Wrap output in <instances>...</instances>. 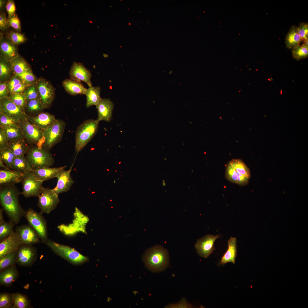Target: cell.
Returning a JSON list of instances; mask_svg holds the SVG:
<instances>
[{
    "mask_svg": "<svg viewBox=\"0 0 308 308\" xmlns=\"http://www.w3.org/2000/svg\"><path fill=\"white\" fill-rule=\"evenodd\" d=\"M38 206L42 214L50 213L56 207L60 202L58 195L53 189L43 187L42 191L38 196Z\"/></svg>",
    "mask_w": 308,
    "mask_h": 308,
    "instance_id": "cell-9",
    "label": "cell"
},
{
    "mask_svg": "<svg viewBox=\"0 0 308 308\" xmlns=\"http://www.w3.org/2000/svg\"><path fill=\"white\" fill-rule=\"evenodd\" d=\"M8 147L16 156L24 155L29 149L25 139L9 141Z\"/></svg>",
    "mask_w": 308,
    "mask_h": 308,
    "instance_id": "cell-33",
    "label": "cell"
},
{
    "mask_svg": "<svg viewBox=\"0 0 308 308\" xmlns=\"http://www.w3.org/2000/svg\"><path fill=\"white\" fill-rule=\"evenodd\" d=\"M23 244L18 234L14 231L10 236L1 241L0 258L9 252L17 251Z\"/></svg>",
    "mask_w": 308,
    "mask_h": 308,
    "instance_id": "cell-19",
    "label": "cell"
},
{
    "mask_svg": "<svg viewBox=\"0 0 308 308\" xmlns=\"http://www.w3.org/2000/svg\"><path fill=\"white\" fill-rule=\"evenodd\" d=\"M65 125L63 120L56 119L53 124L44 130V141L43 147L49 150L60 142L63 136Z\"/></svg>",
    "mask_w": 308,
    "mask_h": 308,
    "instance_id": "cell-7",
    "label": "cell"
},
{
    "mask_svg": "<svg viewBox=\"0 0 308 308\" xmlns=\"http://www.w3.org/2000/svg\"><path fill=\"white\" fill-rule=\"evenodd\" d=\"M16 157L8 147L0 150V159L7 167L11 170Z\"/></svg>",
    "mask_w": 308,
    "mask_h": 308,
    "instance_id": "cell-37",
    "label": "cell"
},
{
    "mask_svg": "<svg viewBox=\"0 0 308 308\" xmlns=\"http://www.w3.org/2000/svg\"><path fill=\"white\" fill-rule=\"evenodd\" d=\"M54 253L74 265H79L88 260V258L74 249L48 239L44 243Z\"/></svg>",
    "mask_w": 308,
    "mask_h": 308,
    "instance_id": "cell-6",
    "label": "cell"
},
{
    "mask_svg": "<svg viewBox=\"0 0 308 308\" xmlns=\"http://www.w3.org/2000/svg\"><path fill=\"white\" fill-rule=\"evenodd\" d=\"M12 70L15 75L26 72L32 71L30 65L19 54L10 60Z\"/></svg>",
    "mask_w": 308,
    "mask_h": 308,
    "instance_id": "cell-27",
    "label": "cell"
},
{
    "mask_svg": "<svg viewBox=\"0 0 308 308\" xmlns=\"http://www.w3.org/2000/svg\"><path fill=\"white\" fill-rule=\"evenodd\" d=\"M27 87L23 82L21 83L14 88L11 94L23 93Z\"/></svg>",
    "mask_w": 308,
    "mask_h": 308,
    "instance_id": "cell-54",
    "label": "cell"
},
{
    "mask_svg": "<svg viewBox=\"0 0 308 308\" xmlns=\"http://www.w3.org/2000/svg\"><path fill=\"white\" fill-rule=\"evenodd\" d=\"M3 210L2 208H1L0 209V224L2 223L4 221V220L3 216Z\"/></svg>",
    "mask_w": 308,
    "mask_h": 308,
    "instance_id": "cell-56",
    "label": "cell"
},
{
    "mask_svg": "<svg viewBox=\"0 0 308 308\" xmlns=\"http://www.w3.org/2000/svg\"><path fill=\"white\" fill-rule=\"evenodd\" d=\"M65 91L69 94L75 96L78 94H85L87 90L81 82L71 78L64 80L62 82Z\"/></svg>",
    "mask_w": 308,
    "mask_h": 308,
    "instance_id": "cell-26",
    "label": "cell"
},
{
    "mask_svg": "<svg viewBox=\"0 0 308 308\" xmlns=\"http://www.w3.org/2000/svg\"><path fill=\"white\" fill-rule=\"evenodd\" d=\"M13 73L10 60L0 56V82L8 81Z\"/></svg>",
    "mask_w": 308,
    "mask_h": 308,
    "instance_id": "cell-32",
    "label": "cell"
},
{
    "mask_svg": "<svg viewBox=\"0 0 308 308\" xmlns=\"http://www.w3.org/2000/svg\"><path fill=\"white\" fill-rule=\"evenodd\" d=\"M5 37L15 44L18 46L25 42L27 38L23 33L14 30H8L5 32Z\"/></svg>",
    "mask_w": 308,
    "mask_h": 308,
    "instance_id": "cell-35",
    "label": "cell"
},
{
    "mask_svg": "<svg viewBox=\"0 0 308 308\" xmlns=\"http://www.w3.org/2000/svg\"><path fill=\"white\" fill-rule=\"evenodd\" d=\"M8 20L10 27H11L14 30L21 33V22L17 14L16 13L10 18H8Z\"/></svg>",
    "mask_w": 308,
    "mask_h": 308,
    "instance_id": "cell-47",
    "label": "cell"
},
{
    "mask_svg": "<svg viewBox=\"0 0 308 308\" xmlns=\"http://www.w3.org/2000/svg\"><path fill=\"white\" fill-rule=\"evenodd\" d=\"M99 123L93 119L84 121L77 127L75 135V149L81 151L97 133Z\"/></svg>",
    "mask_w": 308,
    "mask_h": 308,
    "instance_id": "cell-5",
    "label": "cell"
},
{
    "mask_svg": "<svg viewBox=\"0 0 308 308\" xmlns=\"http://www.w3.org/2000/svg\"><path fill=\"white\" fill-rule=\"evenodd\" d=\"M69 75L70 78L79 82L82 81L89 87L92 86L91 72L82 64L74 62L70 69Z\"/></svg>",
    "mask_w": 308,
    "mask_h": 308,
    "instance_id": "cell-16",
    "label": "cell"
},
{
    "mask_svg": "<svg viewBox=\"0 0 308 308\" xmlns=\"http://www.w3.org/2000/svg\"><path fill=\"white\" fill-rule=\"evenodd\" d=\"M12 170L24 174L32 171L24 155L16 156L12 165Z\"/></svg>",
    "mask_w": 308,
    "mask_h": 308,
    "instance_id": "cell-34",
    "label": "cell"
},
{
    "mask_svg": "<svg viewBox=\"0 0 308 308\" xmlns=\"http://www.w3.org/2000/svg\"><path fill=\"white\" fill-rule=\"evenodd\" d=\"M14 185L0 187V202L10 221L16 224L25 215L26 212L20 204L19 196L20 193Z\"/></svg>",
    "mask_w": 308,
    "mask_h": 308,
    "instance_id": "cell-1",
    "label": "cell"
},
{
    "mask_svg": "<svg viewBox=\"0 0 308 308\" xmlns=\"http://www.w3.org/2000/svg\"><path fill=\"white\" fill-rule=\"evenodd\" d=\"M13 294L7 293L0 294V308H6L13 305Z\"/></svg>",
    "mask_w": 308,
    "mask_h": 308,
    "instance_id": "cell-44",
    "label": "cell"
},
{
    "mask_svg": "<svg viewBox=\"0 0 308 308\" xmlns=\"http://www.w3.org/2000/svg\"><path fill=\"white\" fill-rule=\"evenodd\" d=\"M0 34V56L10 60L19 54L18 46L6 38L1 31Z\"/></svg>",
    "mask_w": 308,
    "mask_h": 308,
    "instance_id": "cell-21",
    "label": "cell"
},
{
    "mask_svg": "<svg viewBox=\"0 0 308 308\" xmlns=\"http://www.w3.org/2000/svg\"><path fill=\"white\" fill-rule=\"evenodd\" d=\"M29 121L44 130L53 124L56 119L54 116L48 112H42L35 117H30L27 115Z\"/></svg>",
    "mask_w": 308,
    "mask_h": 308,
    "instance_id": "cell-22",
    "label": "cell"
},
{
    "mask_svg": "<svg viewBox=\"0 0 308 308\" xmlns=\"http://www.w3.org/2000/svg\"><path fill=\"white\" fill-rule=\"evenodd\" d=\"M10 26L5 13L0 12V29L1 31L6 32L8 30Z\"/></svg>",
    "mask_w": 308,
    "mask_h": 308,
    "instance_id": "cell-50",
    "label": "cell"
},
{
    "mask_svg": "<svg viewBox=\"0 0 308 308\" xmlns=\"http://www.w3.org/2000/svg\"><path fill=\"white\" fill-rule=\"evenodd\" d=\"M36 250L31 245L23 244L17 252L16 262L20 265H31L35 259Z\"/></svg>",
    "mask_w": 308,
    "mask_h": 308,
    "instance_id": "cell-15",
    "label": "cell"
},
{
    "mask_svg": "<svg viewBox=\"0 0 308 308\" xmlns=\"http://www.w3.org/2000/svg\"><path fill=\"white\" fill-rule=\"evenodd\" d=\"M15 224L12 221H4L0 224V240L1 241L11 235L14 232Z\"/></svg>",
    "mask_w": 308,
    "mask_h": 308,
    "instance_id": "cell-39",
    "label": "cell"
},
{
    "mask_svg": "<svg viewBox=\"0 0 308 308\" xmlns=\"http://www.w3.org/2000/svg\"><path fill=\"white\" fill-rule=\"evenodd\" d=\"M9 142L3 131L0 128V150L8 147Z\"/></svg>",
    "mask_w": 308,
    "mask_h": 308,
    "instance_id": "cell-53",
    "label": "cell"
},
{
    "mask_svg": "<svg viewBox=\"0 0 308 308\" xmlns=\"http://www.w3.org/2000/svg\"><path fill=\"white\" fill-rule=\"evenodd\" d=\"M15 232L23 244L32 245L40 242L37 232L30 225H24L17 227Z\"/></svg>",
    "mask_w": 308,
    "mask_h": 308,
    "instance_id": "cell-17",
    "label": "cell"
},
{
    "mask_svg": "<svg viewBox=\"0 0 308 308\" xmlns=\"http://www.w3.org/2000/svg\"><path fill=\"white\" fill-rule=\"evenodd\" d=\"M100 88L99 87L92 86L87 89L85 94L87 108L96 106L102 98L100 96Z\"/></svg>",
    "mask_w": 308,
    "mask_h": 308,
    "instance_id": "cell-31",
    "label": "cell"
},
{
    "mask_svg": "<svg viewBox=\"0 0 308 308\" xmlns=\"http://www.w3.org/2000/svg\"><path fill=\"white\" fill-rule=\"evenodd\" d=\"M24 175L23 173L11 169H0V187L21 183Z\"/></svg>",
    "mask_w": 308,
    "mask_h": 308,
    "instance_id": "cell-23",
    "label": "cell"
},
{
    "mask_svg": "<svg viewBox=\"0 0 308 308\" xmlns=\"http://www.w3.org/2000/svg\"><path fill=\"white\" fill-rule=\"evenodd\" d=\"M39 99L44 109L49 108L54 99V88L48 81L41 77L35 84Z\"/></svg>",
    "mask_w": 308,
    "mask_h": 308,
    "instance_id": "cell-10",
    "label": "cell"
},
{
    "mask_svg": "<svg viewBox=\"0 0 308 308\" xmlns=\"http://www.w3.org/2000/svg\"><path fill=\"white\" fill-rule=\"evenodd\" d=\"M308 41L304 42L301 45L300 44L291 50L292 56L294 59L299 60L308 57Z\"/></svg>",
    "mask_w": 308,
    "mask_h": 308,
    "instance_id": "cell-36",
    "label": "cell"
},
{
    "mask_svg": "<svg viewBox=\"0 0 308 308\" xmlns=\"http://www.w3.org/2000/svg\"><path fill=\"white\" fill-rule=\"evenodd\" d=\"M220 235L208 234L198 239L194 245L198 255L206 258L215 250L214 243Z\"/></svg>",
    "mask_w": 308,
    "mask_h": 308,
    "instance_id": "cell-14",
    "label": "cell"
},
{
    "mask_svg": "<svg viewBox=\"0 0 308 308\" xmlns=\"http://www.w3.org/2000/svg\"><path fill=\"white\" fill-rule=\"evenodd\" d=\"M35 84L27 87L23 92V93L27 101L39 99L37 90Z\"/></svg>",
    "mask_w": 308,
    "mask_h": 308,
    "instance_id": "cell-46",
    "label": "cell"
},
{
    "mask_svg": "<svg viewBox=\"0 0 308 308\" xmlns=\"http://www.w3.org/2000/svg\"><path fill=\"white\" fill-rule=\"evenodd\" d=\"M237 240L236 238L231 237L228 240V249L222 257L220 265H223L231 262L235 263V260L237 255Z\"/></svg>",
    "mask_w": 308,
    "mask_h": 308,
    "instance_id": "cell-25",
    "label": "cell"
},
{
    "mask_svg": "<svg viewBox=\"0 0 308 308\" xmlns=\"http://www.w3.org/2000/svg\"><path fill=\"white\" fill-rule=\"evenodd\" d=\"M17 251L9 252L0 258V271L14 265L16 262Z\"/></svg>",
    "mask_w": 308,
    "mask_h": 308,
    "instance_id": "cell-38",
    "label": "cell"
},
{
    "mask_svg": "<svg viewBox=\"0 0 308 308\" xmlns=\"http://www.w3.org/2000/svg\"><path fill=\"white\" fill-rule=\"evenodd\" d=\"M5 8L7 11L8 18H10L16 14V7L14 1L13 0H7Z\"/></svg>",
    "mask_w": 308,
    "mask_h": 308,
    "instance_id": "cell-51",
    "label": "cell"
},
{
    "mask_svg": "<svg viewBox=\"0 0 308 308\" xmlns=\"http://www.w3.org/2000/svg\"><path fill=\"white\" fill-rule=\"evenodd\" d=\"M7 98L23 110L26 108L27 100L23 93L10 94Z\"/></svg>",
    "mask_w": 308,
    "mask_h": 308,
    "instance_id": "cell-41",
    "label": "cell"
},
{
    "mask_svg": "<svg viewBox=\"0 0 308 308\" xmlns=\"http://www.w3.org/2000/svg\"><path fill=\"white\" fill-rule=\"evenodd\" d=\"M72 165L68 170H64L60 172L56 177L57 179V183L53 189L58 195L60 193L68 191L74 183L70 174Z\"/></svg>",
    "mask_w": 308,
    "mask_h": 308,
    "instance_id": "cell-18",
    "label": "cell"
},
{
    "mask_svg": "<svg viewBox=\"0 0 308 308\" xmlns=\"http://www.w3.org/2000/svg\"><path fill=\"white\" fill-rule=\"evenodd\" d=\"M6 1L3 0H0V12H3L5 6H6Z\"/></svg>",
    "mask_w": 308,
    "mask_h": 308,
    "instance_id": "cell-55",
    "label": "cell"
},
{
    "mask_svg": "<svg viewBox=\"0 0 308 308\" xmlns=\"http://www.w3.org/2000/svg\"><path fill=\"white\" fill-rule=\"evenodd\" d=\"M0 166L1 167L4 168V169L7 170L11 169L7 167L1 159H0Z\"/></svg>",
    "mask_w": 308,
    "mask_h": 308,
    "instance_id": "cell-57",
    "label": "cell"
},
{
    "mask_svg": "<svg viewBox=\"0 0 308 308\" xmlns=\"http://www.w3.org/2000/svg\"><path fill=\"white\" fill-rule=\"evenodd\" d=\"M20 122L0 112V126H19Z\"/></svg>",
    "mask_w": 308,
    "mask_h": 308,
    "instance_id": "cell-45",
    "label": "cell"
},
{
    "mask_svg": "<svg viewBox=\"0 0 308 308\" xmlns=\"http://www.w3.org/2000/svg\"><path fill=\"white\" fill-rule=\"evenodd\" d=\"M43 182L37 179L31 171L25 173L21 183L23 189L21 193L26 198L38 197L43 187L42 185Z\"/></svg>",
    "mask_w": 308,
    "mask_h": 308,
    "instance_id": "cell-11",
    "label": "cell"
},
{
    "mask_svg": "<svg viewBox=\"0 0 308 308\" xmlns=\"http://www.w3.org/2000/svg\"><path fill=\"white\" fill-rule=\"evenodd\" d=\"M9 141L25 139L19 126H0Z\"/></svg>",
    "mask_w": 308,
    "mask_h": 308,
    "instance_id": "cell-30",
    "label": "cell"
},
{
    "mask_svg": "<svg viewBox=\"0 0 308 308\" xmlns=\"http://www.w3.org/2000/svg\"><path fill=\"white\" fill-rule=\"evenodd\" d=\"M66 167V165L58 167H45L31 171L37 179L44 181L56 177L58 174Z\"/></svg>",
    "mask_w": 308,
    "mask_h": 308,
    "instance_id": "cell-24",
    "label": "cell"
},
{
    "mask_svg": "<svg viewBox=\"0 0 308 308\" xmlns=\"http://www.w3.org/2000/svg\"><path fill=\"white\" fill-rule=\"evenodd\" d=\"M18 271L14 265L1 271L0 273V283L1 285H10L17 279Z\"/></svg>",
    "mask_w": 308,
    "mask_h": 308,
    "instance_id": "cell-29",
    "label": "cell"
},
{
    "mask_svg": "<svg viewBox=\"0 0 308 308\" xmlns=\"http://www.w3.org/2000/svg\"><path fill=\"white\" fill-rule=\"evenodd\" d=\"M19 125L25 139L29 144H37L44 137L43 130L31 124L27 117L20 122Z\"/></svg>",
    "mask_w": 308,
    "mask_h": 308,
    "instance_id": "cell-12",
    "label": "cell"
},
{
    "mask_svg": "<svg viewBox=\"0 0 308 308\" xmlns=\"http://www.w3.org/2000/svg\"><path fill=\"white\" fill-rule=\"evenodd\" d=\"M251 177L250 169L240 159H233L227 164L225 177L230 182L243 186L247 185Z\"/></svg>",
    "mask_w": 308,
    "mask_h": 308,
    "instance_id": "cell-3",
    "label": "cell"
},
{
    "mask_svg": "<svg viewBox=\"0 0 308 308\" xmlns=\"http://www.w3.org/2000/svg\"><path fill=\"white\" fill-rule=\"evenodd\" d=\"M16 75L21 79L23 83L27 87L35 84L38 80L32 71L25 72Z\"/></svg>",
    "mask_w": 308,
    "mask_h": 308,
    "instance_id": "cell-42",
    "label": "cell"
},
{
    "mask_svg": "<svg viewBox=\"0 0 308 308\" xmlns=\"http://www.w3.org/2000/svg\"><path fill=\"white\" fill-rule=\"evenodd\" d=\"M0 112L19 122L27 117L24 111L7 98L0 99Z\"/></svg>",
    "mask_w": 308,
    "mask_h": 308,
    "instance_id": "cell-13",
    "label": "cell"
},
{
    "mask_svg": "<svg viewBox=\"0 0 308 308\" xmlns=\"http://www.w3.org/2000/svg\"><path fill=\"white\" fill-rule=\"evenodd\" d=\"M8 81L0 82V99L7 98L9 95Z\"/></svg>",
    "mask_w": 308,
    "mask_h": 308,
    "instance_id": "cell-52",
    "label": "cell"
},
{
    "mask_svg": "<svg viewBox=\"0 0 308 308\" xmlns=\"http://www.w3.org/2000/svg\"><path fill=\"white\" fill-rule=\"evenodd\" d=\"M298 33L303 42L308 40V24L301 23L297 27Z\"/></svg>",
    "mask_w": 308,
    "mask_h": 308,
    "instance_id": "cell-48",
    "label": "cell"
},
{
    "mask_svg": "<svg viewBox=\"0 0 308 308\" xmlns=\"http://www.w3.org/2000/svg\"><path fill=\"white\" fill-rule=\"evenodd\" d=\"M13 294V305L14 307L27 308L29 307V301L26 296L19 293Z\"/></svg>",
    "mask_w": 308,
    "mask_h": 308,
    "instance_id": "cell-40",
    "label": "cell"
},
{
    "mask_svg": "<svg viewBox=\"0 0 308 308\" xmlns=\"http://www.w3.org/2000/svg\"><path fill=\"white\" fill-rule=\"evenodd\" d=\"M26 158L31 170L50 167L54 162L49 150L44 147L35 146L29 149Z\"/></svg>",
    "mask_w": 308,
    "mask_h": 308,
    "instance_id": "cell-4",
    "label": "cell"
},
{
    "mask_svg": "<svg viewBox=\"0 0 308 308\" xmlns=\"http://www.w3.org/2000/svg\"><path fill=\"white\" fill-rule=\"evenodd\" d=\"M23 82L21 79L18 76L14 75L8 81V87L9 94H11L14 88L19 84Z\"/></svg>",
    "mask_w": 308,
    "mask_h": 308,
    "instance_id": "cell-49",
    "label": "cell"
},
{
    "mask_svg": "<svg viewBox=\"0 0 308 308\" xmlns=\"http://www.w3.org/2000/svg\"><path fill=\"white\" fill-rule=\"evenodd\" d=\"M142 259L146 267L153 273L163 271L169 266V252L161 245H155L147 249Z\"/></svg>",
    "mask_w": 308,
    "mask_h": 308,
    "instance_id": "cell-2",
    "label": "cell"
},
{
    "mask_svg": "<svg viewBox=\"0 0 308 308\" xmlns=\"http://www.w3.org/2000/svg\"><path fill=\"white\" fill-rule=\"evenodd\" d=\"M303 41L298 32L297 27L292 26L286 35L285 43L286 47L289 49H292L300 45Z\"/></svg>",
    "mask_w": 308,
    "mask_h": 308,
    "instance_id": "cell-28",
    "label": "cell"
},
{
    "mask_svg": "<svg viewBox=\"0 0 308 308\" xmlns=\"http://www.w3.org/2000/svg\"><path fill=\"white\" fill-rule=\"evenodd\" d=\"M98 116L96 121L98 123L101 121H110L112 116L114 104L109 98H101L97 105Z\"/></svg>",
    "mask_w": 308,
    "mask_h": 308,
    "instance_id": "cell-20",
    "label": "cell"
},
{
    "mask_svg": "<svg viewBox=\"0 0 308 308\" xmlns=\"http://www.w3.org/2000/svg\"><path fill=\"white\" fill-rule=\"evenodd\" d=\"M26 108L31 113L38 112L44 109L39 99L27 101Z\"/></svg>",
    "mask_w": 308,
    "mask_h": 308,
    "instance_id": "cell-43",
    "label": "cell"
},
{
    "mask_svg": "<svg viewBox=\"0 0 308 308\" xmlns=\"http://www.w3.org/2000/svg\"><path fill=\"white\" fill-rule=\"evenodd\" d=\"M41 212H38L32 208L26 212L25 218L30 225L37 232L41 242L44 243L47 238L46 222Z\"/></svg>",
    "mask_w": 308,
    "mask_h": 308,
    "instance_id": "cell-8",
    "label": "cell"
}]
</instances>
